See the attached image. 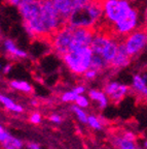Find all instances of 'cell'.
<instances>
[{"label": "cell", "mask_w": 147, "mask_h": 149, "mask_svg": "<svg viewBox=\"0 0 147 149\" xmlns=\"http://www.w3.org/2000/svg\"><path fill=\"white\" fill-rule=\"evenodd\" d=\"M32 105H37L36 100H33V102H32Z\"/></svg>", "instance_id": "32"}, {"label": "cell", "mask_w": 147, "mask_h": 149, "mask_svg": "<svg viewBox=\"0 0 147 149\" xmlns=\"http://www.w3.org/2000/svg\"><path fill=\"white\" fill-rule=\"evenodd\" d=\"M144 28H145V31H146V35H147V26H145Z\"/></svg>", "instance_id": "33"}, {"label": "cell", "mask_w": 147, "mask_h": 149, "mask_svg": "<svg viewBox=\"0 0 147 149\" xmlns=\"http://www.w3.org/2000/svg\"><path fill=\"white\" fill-rule=\"evenodd\" d=\"M137 26H138V12L137 9L132 7L126 16L113 24L109 29L102 31L110 33L111 35L118 40H122L124 37L133 32L135 29H137Z\"/></svg>", "instance_id": "5"}, {"label": "cell", "mask_w": 147, "mask_h": 149, "mask_svg": "<svg viewBox=\"0 0 147 149\" xmlns=\"http://www.w3.org/2000/svg\"><path fill=\"white\" fill-rule=\"evenodd\" d=\"M103 18V0H90L74 9L67 18V25L74 28L95 29Z\"/></svg>", "instance_id": "1"}, {"label": "cell", "mask_w": 147, "mask_h": 149, "mask_svg": "<svg viewBox=\"0 0 147 149\" xmlns=\"http://www.w3.org/2000/svg\"><path fill=\"white\" fill-rule=\"evenodd\" d=\"M9 135H10V134H9L8 132L3 127L2 124L0 123V144H1L2 142H4L5 140L9 137Z\"/></svg>", "instance_id": "25"}, {"label": "cell", "mask_w": 147, "mask_h": 149, "mask_svg": "<svg viewBox=\"0 0 147 149\" xmlns=\"http://www.w3.org/2000/svg\"><path fill=\"white\" fill-rule=\"evenodd\" d=\"M72 91H73L74 93H76V94H83V93L85 92V87L82 86V85H78V86L74 87L73 89H72Z\"/></svg>", "instance_id": "27"}, {"label": "cell", "mask_w": 147, "mask_h": 149, "mask_svg": "<svg viewBox=\"0 0 147 149\" xmlns=\"http://www.w3.org/2000/svg\"><path fill=\"white\" fill-rule=\"evenodd\" d=\"M109 66V63L107 61L104 60L103 57H101L100 55L98 54H95L93 53V56H92V62H91V66L90 68H94L96 70L97 72H99L101 70H105Z\"/></svg>", "instance_id": "18"}, {"label": "cell", "mask_w": 147, "mask_h": 149, "mask_svg": "<svg viewBox=\"0 0 147 149\" xmlns=\"http://www.w3.org/2000/svg\"><path fill=\"white\" fill-rule=\"evenodd\" d=\"M3 47H4L5 52L8 55L12 56V57H16H16L18 58H25V57H27V53L25 51H23V50L19 49L18 47L16 46L14 40H9V38H7V40H5L3 42Z\"/></svg>", "instance_id": "13"}, {"label": "cell", "mask_w": 147, "mask_h": 149, "mask_svg": "<svg viewBox=\"0 0 147 149\" xmlns=\"http://www.w3.org/2000/svg\"><path fill=\"white\" fill-rule=\"evenodd\" d=\"M132 89L142 97L147 98V77L136 74L132 80Z\"/></svg>", "instance_id": "11"}, {"label": "cell", "mask_w": 147, "mask_h": 149, "mask_svg": "<svg viewBox=\"0 0 147 149\" xmlns=\"http://www.w3.org/2000/svg\"><path fill=\"white\" fill-rule=\"evenodd\" d=\"M135 149H138V148H137V147H136V148H135Z\"/></svg>", "instance_id": "35"}, {"label": "cell", "mask_w": 147, "mask_h": 149, "mask_svg": "<svg viewBox=\"0 0 147 149\" xmlns=\"http://www.w3.org/2000/svg\"><path fill=\"white\" fill-rule=\"evenodd\" d=\"M87 124L89 126H91L92 128L96 130H102V122L98 117H96L95 115H89L87 116Z\"/></svg>", "instance_id": "20"}, {"label": "cell", "mask_w": 147, "mask_h": 149, "mask_svg": "<svg viewBox=\"0 0 147 149\" xmlns=\"http://www.w3.org/2000/svg\"><path fill=\"white\" fill-rule=\"evenodd\" d=\"M26 148L27 149H39L40 146H39V144H37V143H28Z\"/></svg>", "instance_id": "28"}, {"label": "cell", "mask_w": 147, "mask_h": 149, "mask_svg": "<svg viewBox=\"0 0 147 149\" xmlns=\"http://www.w3.org/2000/svg\"><path fill=\"white\" fill-rule=\"evenodd\" d=\"M10 70H12V65H10V64H7V65H5L4 68H3L2 72H3V74H7L9 72H10Z\"/></svg>", "instance_id": "29"}, {"label": "cell", "mask_w": 147, "mask_h": 149, "mask_svg": "<svg viewBox=\"0 0 147 149\" xmlns=\"http://www.w3.org/2000/svg\"><path fill=\"white\" fill-rule=\"evenodd\" d=\"M145 22H146V26H147V8H146V12H145Z\"/></svg>", "instance_id": "30"}, {"label": "cell", "mask_w": 147, "mask_h": 149, "mask_svg": "<svg viewBox=\"0 0 147 149\" xmlns=\"http://www.w3.org/2000/svg\"><path fill=\"white\" fill-rule=\"evenodd\" d=\"M128 0H103V18L97 30H107L130 12Z\"/></svg>", "instance_id": "2"}, {"label": "cell", "mask_w": 147, "mask_h": 149, "mask_svg": "<svg viewBox=\"0 0 147 149\" xmlns=\"http://www.w3.org/2000/svg\"><path fill=\"white\" fill-rule=\"evenodd\" d=\"M131 56L129 55V53L126 52V47H124V44L122 42V40H120L118 42V47H117V51L115 56L113 57V59L111 60L109 66L112 68H126L130 64L131 62Z\"/></svg>", "instance_id": "10"}, {"label": "cell", "mask_w": 147, "mask_h": 149, "mask_svg": "<svg viewBox=\"0 0 147 149\" xmlns=\"http://www.w3.org/2000/svg\"><path fill=\"white\" fill-rule=\"evenodd\" d=\"M92 56L93 51L91 47H84L76 51L64 54L62 59L71 72L75 74H83L87 68H90Z\"/></svg>", "instance_id": "4"}, {"label": "cell", "mask_w": 147, "mask_h": 149, "mask_svg": "<svg viewBox=\"0 0 147 149\" xmlns=\"http://www.w3.org/2000/svg\"><path fill=\"white\" fill-rule=\"evenodd\" d=\"M89 97L94 102H96L98 104L99 109L101 110H104L108 106L109 98L104 91L98 90V89H91V90H89Z\"/></svg>", "instance_id": "12"}, {"label": "cell", "mask_w": 147, "mask_h": 149, "mask_svg": "<svg viewBox=\"0 0 147 149\" xmlns=\"http://www.w3.org/2000/svg\"><path fill=\"white\" fill-rule=\"evenodd\" d=\"M144 147L147 149V140H146V141H145V142H144Z\"/></svg>", "instance_id": "31"}, {"label": "cell", "mask_w": 147, "mask_h": 149, "mask_svg": "<svg viewBox=\"0 0 147 149\" xmlns=\"http://www.w3.org/2000/svg\"><path fill=\"white\" fill-rule=\"evenodd\" d=\"M97 74H98V72L92 68H87V70L83 72V76H84V78L87 80H94L95 78L97 77Z\"/></svg>", "instance_id": "23"}, {"label": "cell", "mask_w": 147, "mask_h": 149, "mask_svg": "<svg viewBox=\"0 0 147 149\" xmlns=\"http://www.w3.org/2000/svg\"><path fill=\"white\" fill-rule=\"evenodd\" d=\"M74 102H75V105H77L78 107L82 108V109H85V108H87L90 106V100H89V98H87V96L83 95V94L77 95V97H76Z\"/></svg>", "instance_id": "21"}, {"label": "cell", "mask_w": 147, "mask_h": 149, "mask_svg": "<svg viewBox=\"0 0 147 149\" xmlns=\"http://www.w3.org/2000/svg\"><path fill=\"white\" fill-rule=\"evenodd\" d=\"M49 120L52 121V122H54V123L56 124H60L62 123V121H63V118L60 116V115H58V114H53L49 116Z\"/></svg>", "instance_id": "26"}, {"label": "cell", "mask_w": 147, "mask_h": 149, "mask_svg": "<svg viewBox=\"0 0 147 149\" xmlns=\"http://www.w3.org/2000/svg\"><path fill=\"white\" fill-rule=\"evenodd\" d=\"M112 144L117 149H135L136 143L135 141L126 139L124 135L114 136L112 139Z\"/></svg>", "instance_id": "14"}, {"label": "cell", "mask_w": 147, "mask_h": 149, "mask_svg": "<svg viewBox=\"0 0 147 149\" xmlns=\"http://www.w3.org/2000/svg\"><path fill=\"white\" fill-rule=\"evenodd\" d=\"M78 94L74 93L73 91H66L62 94L61 96V100L63 102H75L76 97H77Z\"/></svg>", "instance_id": "22"}, {"label": "cell", "mask_w": 147, "mask_h": 149, "mask_svg": "<svg viewBox=\"0 0 147 149\" xmlns=\"http://www.w3.org/2000/svg\"><path fill=\"white\" fill-rule=\"evenodd\" d=\"M6 1H8V0H6Z\"/></svg>", "instance_id": "36"}, {"label": "cell", "mask_w": 147, "mask_h": 149, "mask_svg": "<svg viewBox=\"0 0 147 149\" xmlns=\"http://www.w3.org/2000/svg\"><path fill=\"white\" fill-rule=\"evenodd\" d=\"M74 27L69 25H65L60 28L58 31H56L52 37L49 38V42L53 48V50L62 57L64 54L69 52V47L71 44L72 36H73Z\"/></svg>", "instance_id": "6"}, {"label": "cell", "mask_w": 147, "mask_h": 149, "mask_svg": "<svg viewBox=\"0 0 147 149\" xmlns=\"http://www.w3.org/2000/svg\"><path fill=\"white\" fill-rule=\"evenodd\" d=\"M104 92L108 98L113 102V104H118L120 102L126 95L129 93L130 87L126 84L120 83V82L112 81L108 82L104 87Z\"/></svg>", "instance_id": "8"}, {"label": "cell", "mask_w": 147, "mask_h": 149, "mask_svg": "<svg viewBox=\"0 0 147 149\" xmlns=\"http://www.w3.org/2000/svg\"><path fill=\"white\" fill-rule=\"evenodd\" d=\"M120 40L114 37L110 33L102 30H96L91 42V49L93 53L103 57L104 60L110 64L111 60L115 56L117 47Z\"/></svg>", "instance_id": "3"}, {"label": "cell", "mask_w": 147, "mask_h": 149, "mask_svg": "<svg viewBox=\"0 0 147 149\" xmlns=\"http://www.w3.org/2000/svg\"><path fill=\"white\" fill-rule=\"evenodd\" d=\"M39 149H41V148H39Z\"/></svg>", "instance_id": "37"}, {"label": "cell", "mask_w": 147, "mask_h": 149, "mask_svg": "<svg viewBox=\"0 0 147 149\" xmlns=\"http://www.w3.org/2000/svg\"><path fill=\"white\" fill-rule=\"evenodd\" d=\"M70 109H71V111L73 112V113H75L76 117H77L78 120L80 121L81 123H87V116H89V115L83 111L82 108L78 107L77 105H73V106H71Z\"/></svg>", "instance_id": "19"}, {"label": "cell", "mask_w": 147, "mask_h": 149, "mask_svg": "<svg viewBox=\"0 0 147 149\" xmlns=\"http://www.w3.org/2000/svg\"><path fill=\"white\" fill-rule=\"evenodd\" d=\"M0 104L8 111L14 112V113H23L24 108L19 104H16L14 100L4 94H0Z\"/></svg>", "instance_id": "15"}, {"label": "cell", "mask_w": 147, "mask_h": 149, "mask_svg": "<svg viewBox=\"0 0 147 149\" xmlns=\"http://www.w3.org/2000/svg\"><path fill=\"white\" fill-rule=\"evenodd\" d=\"M9 86L12 87V89L18 91H21V92L27 93V94H30L33 92V87L30 83H28L26 81H21V80H12V81L9 82Z\"/></svg>", "instance_id": "16"}, {"label": "cell", "mask_w": 147, "mask_h": 149, "mask_svg": "<svg viewBox=\"0 0 147 149\" xmlns=\"http://www.w3.org/2000/svg\"><path fill=\"white\" fill-rule=\"evenodd\" d=\"M129 1H131V2H133V1H135V0H129Z\"/></svg>", "instance_id": "34"}, {"label": "cell", "mask_w": 147, "mask_h": 149, "mask_svg": "<svg viewBox=\"0 0 147 149\" xmlns=\"http://www.w3.org/2000/svg\"><path fill=\"white\" fill-rule=\"evenodd\" d=\"M90 0H53L54 4L58 12L60 13L63 19H65L67 22V18L73 12L74 9L81 6L84 3L89 2Z\"/></svg>", "instance_id": "9"}, {"label": "cell", "mask_w": 147, "mask_h": 149, "mask_svg": "<svg viewBox=\"0 0 147 149\" xmlns=\"http://www.w3.org/2000/svg\"><path fill=\"white\" fill-rule=\"evenodd\" d=\"M126 52L131 57L140 54L147 46V35L145 28L135 29L133 32L122 38Z\"/></svg>", "instance_id": "7"}, {"label": "cell", "mask_w": 147, "mask_h": 149, "mask_svg": "<svg viewBox=\"0 0 147 149\" xmlns=\"http://www.w3.org/2000/svg\"><path fill=\"white\" fill-rule=\"evenodd\" d=\"M1 147L3 149H24L25 144L19 138L9 135V137L5 140L4 142L1 143Z\"/></svg>", "instance_id": "17"}, {"label": "cell", "mask_w": 147, "mask_h": 149, "mask_svg": "<svg viewBox=\"0 0 147 149\" xmlns=\"http://www.w3.org/2000/svg\"><path fill=\"white\" fill-rule=\"evenodd\" d=\"M30 122L33 124H40L41 122V115L39 114L38 112H34L30 115Z\"/></svg>", "instance_id": "24"}]
</instances>
